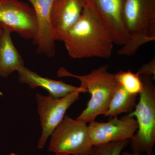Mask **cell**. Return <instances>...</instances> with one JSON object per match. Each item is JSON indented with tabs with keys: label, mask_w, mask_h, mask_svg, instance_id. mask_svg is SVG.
I'll return each instance as SVG.
<instances>
[{
	"label": "cell",
	"mask_w": 155,
	"mask_h": 155,
	"mask_svg": "<svg viewBox=\"0 0 155 155\" xmlns=\"http://www.w3.org/2000/svg\"><path fill=\"white\" fill-rule=\"evenodd\" d=\"M63 41L69 56L74 59H109L114 44L103 23L85 4L80 18Z\"/></svg>",
	"instance_id": "1"
},
{
	"label": "cell",
	"mask_w": 155,
	"mask_h": 155,
	"mask_svg": "<svg viewBox=\"0 0 155 155\" xmlns=\"http://www.w3.org/2000/svg\"><path fill=\"white\" fill-rule=\"evenodd\" d=\"M126 44L120 55H133L142 46L155 40V0H125L122 13Z\"/></svg>",
	"instance_id": "2"
},
{
	"label": "cell",
	"mask_w": 155,
	"mask_h": 155,
	"mask_svg": "<svg viewBox=\"0 0 155 155\" xmlns=\"http://www.w3.org/2000/svg\"><path fill=\"white\" fill-rule=\"evenodd\" d=\"M108 65H104L84 75L72 74L63 67L58 69V77L77 78L80 81V87L91 95L86 108L76 119L89 123L95 121L97 116L104 115L107 110L110 101L118 85L114 74L108 71Z\"/></svg>",
	"instance_id": "3"
},
{
	"label": "cell",
	"mask_w": 155,
	"mask_h": 155,
	"mask_svg": "<svg viewBox=\"0 0 155 155\" xmlns=\"http://www.w3.org/2000/svg\"><path fill=\"white\" fill-rule=\"evenodd\" d=\"M140 76L143 89L138 103L129 114L136 118L138 128L129 143L132 152L151 155L155 143V86L151 76Z\"/></svg>",
	"instance_id": "4"
},
{
	"label": "cell",
	"mask_w": 155,
	"mask_h": 155,
	"mask_svg": "<svg viewBox=\"0 0 155 155\" xmlns=\"http://www.w3.org/2000/svg\"><path fill=\"white\" fill-rule=\"evenodd\" d=\"M87 123L67 115L64 116L50 136L48 151L55 153L90 155L93 145Z\"/></svg>",
	"instance_id": "5"
},
{
	"label": "cell",
	"mask_w": 155,
	"mask_h": 155,
	"mask_svg": "<svg viewBox=\"0 0 155 155\" xmlns=\"http://www.w3.org/2000/svg\"><path fill=\"white\" fill-rule=\"evenodd\" d=\"M0 27L15 32L27 39H34L38 30L37 19L32 7L18 0L0 3Z\"/></svg>",
	"instance_id": "6"
},
{
	"label": "cell",
	"mask_w": 155,
	"mask_h": 155,
	"mask_svg": "<svg viewBox=\"0 0 155 155\" xmlns=\"http://www.w3.org/2000/svg\"><path fill=\"white\" fill-rule=\"evenodd\" d=\"M80 93L75 91L61 98L37 94L38 112L42 127L41 136L38 142V149L44 147L51 134L64 119L67 110L79 99Z\"/></svg>",
	"instance_id": "7"
},
{
	"label": "cell",
	"mask_w": 155,
	"mask_h": 155,
	"mask_svg": "<svg viewBox=\"0 0 155 155\" xmlns=\"http://www.w3.org/2000/svg\"><path fill=\"white\" fill-rule=\"evenodd\" d=\"M93 145L111 142L130 140L138 128L137 121L129 114L119 119L113 117L109 122H100L95 120L87 125Z\"/></svg>",
	"instance_id": "8"
},
{
	"label": "cell",
	"mask_w": 155,
	"mask_h": 155,
	"mask_svg": "<svg viewBox=\"0 0 155 155\" xmlns=\"http://www.w3.org/2000/svg\"><path fill=\"white\" fill-rule=\"evenodd\" d=\"M125 0H84L87 6L103 23L114 44H126L127 36L122 23V7Z\"/></svg>",
	"instance_id": "9"
},
{
	"label": "cell",
	"mask_w": 155,
	"mask_h": 155,
	"mask_svg": "<svg viewBox=\"0 0 155 155\" xmlns=\"http://www.w3.org/2000/svg\"><path fill=\"white\" fill-rule=\"evenodd\" d=\"M84 6V0H54L51 22L55 41H63L68 31L80 18Z\"/></svg>",
	"instance_id": "10"
},
{
	"label": "cell",
	"mask_w": 155,
	"mask_h": 155,
	"mask_svg": "<svg viewBox=\"0 0 155 155\" xmlns=\"http://www.w3.org/2000/svg\"><path fill=\"white\" fill-rule=\"evenodd\" d=\"M31 4L37 19L38 30L33 40L37 51L48 57L56 53L55 40L53 36L51 15L54 0H27Z\"/></svg>",
	"instance_id": "11"
},
{
	"label": "cell",
	"mask_w": 155,
	"mask_h": 155,
	"mask_svg": "<svg viewBox=\"0 0 155 155\" xmlns=\"http://www.w3.org/2000/svg\"><path fill=\"white\" fill-rule=\"evenodd\" d=\"M18 72V80L20 83L26 84L32 89L42 87L48 91L49 95L57 98L64 97L75 91L87 92L86 90L80 87H77L61 81L41 77L25 67L19 69Z\"/></svg>",
	"instance_id": "12"
},
{
	"label": "cell",
	"mask_w": 155,
	"mask_h": 155,
	"mask_svg": "<svg viewBox=\"0 0 155 155\" xmlns=\"http://www.w3.org/2000/svg\"><path fill=\"white\" fill-rule=\"evenodd\" d=\"M24 61L14 46L11 32L2 29L0 35V76L7 77L24 66Z\"/></svg>",
	"instance_id": "13"
},
{
	"label": "cell",
	"mask_w": 155,
	"mask_h": 155,
	"mask_svg": "<svg viewBox=\"0 0 155 155\" xmlns=\"http://www.w3.org/2000/svg\"><path fill=\"white\" fill-rule=\"evenodd\" d=\"M137 95L130 94L118 84L104 116L113 118L123 113H131L137 105Z\"/></svg>",
	"instance_id": "14"
},
{
	"label": "cell",
	"mask_w": 155,
	"mask_h": 155,
	"mask_svg": "<svg viewBox=\"0 0 155 155\" xmlns=\"http://www.w3.org/2000/svg\"><path fill=\"white\" fill-rule=\"evenodd\" d=\"M115 80L130 94L137 95L142 91L143 85L139 74L127 71H119L114 74Z\"/></svg>",
	"instance_id": "15"
},
{
	"label": "cell",
	"mask_w": 155,
	"mask_h": 155,
	"mask_svg": "<svg viewBox=\"0 0 155 155\" xmlns=\"http://www.w3.org/2000/svg\"><path fill=\"white\" fill-rule=\"evenodd\" d=\"M130 140L127 139L93 145L90 155H121Z\"/></svg>",
	"instance_id": "16"
},
{
	"label": "cell",
	"mask_w": 155,
	"mask_h": 155,
	"mask_svg": "<svg viewBox=\"0 0 155 155\" xmlns=\"http://www.w3.org/2000/svg\"><path fill=\"white\" fill-rule=\"evenodd\" d=\"M137 72L140 75H144L151 76L153 80H155V58H153L149 62L142 66Z\"/></svg>",
	"instance_id": "17"
},
{
	"label": "cell",
	"mask_w": 155,
	"mask_h": 155,
	"mask_svg": "<svg viewBox=\"0 0 155 155\" xmlns=\"http://www.w3.org/2000/svg\"><path fill=\"white\" fill-rule=\"evenodd\" d=\"M121 155H149L146 154H139L136 153H129L127 152H122Z\"/></svg>",
	"instance_id": "18"
},
{
	"label": "cell",
	"mask_w": 155,
	"mask_h": 155,
	"mask_svg": "<svg viewBox=\"0 0 155 155\" xmlns=\"http://www.w3.org/2000/svg\"><path fill=\"white\" fill-rule=\"evenodd\" d=\"M55 155H70L66 153H57Z\"/></svg>",
	"instance_id": "19"
},
{
	"label": "cell",
	"mask_w": 155,
	"mask_h": 155,
	"mask_svg": "<svg viewBox=\"0 0 155 155\" xmlns=\"http://www.w3.org/2000/svg\"><path fill=\"white\" fill-rule=\"evenodd\" d=\"M2 29L0 27V35H1V34H2Z\"/></svg>",
	"instance_id": "20"
},
{
	"label": "cell",
	"mask_w": 155,
	"mask_h": 155,
	"mask_svg": "<svg viewBox=\"0 0 155 155\" xmlns=\"http://www.w3.org/2000/svg\"><path fill=\"white\" fill-rule=\"evenodd\" d=\"M6 1H7V0H0V3L2 2Z\"/></svg>",
	"instance_id": "21"
},
{
	"label": "cell",
	"mask_w": 155,
	"mask_h": 155,
	"mask_svg": "<svg viewBox=\"0 0 155 155\" xmlns=\"http://www.w3.org/2000/svg\"><path fill=\"white\" fill-rule=\"evenodd\" d=\"M10 155H18L14 153H11L10 154Z\"/></svg>",
	"instance_id": "22"
}]
</instances>
